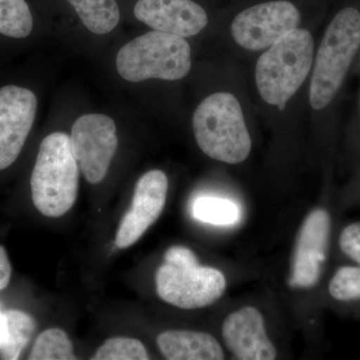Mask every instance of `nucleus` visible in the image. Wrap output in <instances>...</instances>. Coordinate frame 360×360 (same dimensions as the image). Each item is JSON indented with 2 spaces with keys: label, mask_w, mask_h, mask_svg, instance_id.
Wrapping results in <instances>:
<instances>
[{
  "label": "nucleus",
  "mask_w": 360,
  "mask_h": 360,
  "mask_svg": "<svg viewBox=\"0 0 360 360\" xmlns=\"http://www.w3.org/2000/svg\"><path fill=\"white\" fill-rule=\"evenodd\" d=\"M70 136L53 132L39 146L30 186L33 205L47 217H63L77 200L79 170Z\"/></svg>",
  "instance_id": "obj_1"
},
{
  "label": "nucleus",
  "mask_w": 360,
  "mask_h": 360,
  "mask_svg": "<svg viewBox=\"0 0 360 360\" xmlns=\"http://www.w3.org/2000/svg\"><path fill=\"white\" fill-rule=\"evenodd\" d=\"M314 44L307 30L286 33L258 59L255 79L264 101L281 111L300 89L311 70Z\"/></svg>",
  "instance_id": "obj_2"
},
{
  "label": "nucleus",
  "mask_w": 360,
  "mask_h": 360,
  "mask_svg": "<svg viewBox=\"0 0 360 360\" xmlns=\"http://www.w3.org/2000/svg\"><path fill=\"white\" fill-rule=\"evenodd\" d=\"M360 47V11L347 6L336 13L317 51L309 103L323 110L335 98Z\"/></svg>",
  "instance_id": "obj_3"
},
{
  "label": "nucleus",
  "mask_w": 360,
  "mask_h": 360,
  "mask_svg": "<svg viewBox=\"0 0 360 360\" xmlns=\"http://www.w3.org/2000/svg\"><path fill=\"white\" fill-rule=\"evenodd\" d=\"M193 127L198 146L212 160L236 165L250 155V135L240 104L231 94L206 97L194 112Z\"/></svg>",
  "instance_id": "obj_4"
},
{
  "label": "nucleus",
  "mask_w": 360,
  "mask_h": 360,
  "mask_svg": "<svg viewBox=\"0 0 360 360\" xmlns=\"http://www.w3.org/2000/svg\"><path fill=\"white\" fill-rule=\"evenodd\" d=\"M155 285L163 302L182 309H196L219 300L226 279L219 269L200 265L193 250L172 246L156 270Z\"/></svg>",
  "instance_id": "obj_5"
},
{
  "label": "nucleus",
  "mask_w": 360,
  "mask_h": 360,
  "mask_svg": "<svg viewBox=\"0 0 360 360\" xmlns=\"http://www.w3.org/2000/svg\"><path fill=\"white\" fill-rule=\"evenodd\" d=\"M116 70L130 82L181 79L191 70V46L184 37L153 30L123 45Z\"/></svg>",
  "instance_id": "obj_6"
},
{
  "label": "nucleus",
  "mask_w": 360,
  "mask_h": 360,
  "mask_svg": "<svg viewBox=\"0 0 360 360\" xmlns=\"http://www.w3.org/2000/svg\"><path fill=\"white\" fill-rule=\"evenodd\" d=\"M70 142L84 179L92 184L103 181L118 146L113 120L104 115L80 116L71 129Z\"/></svg>",
  "instance_id": "obj_7"
},
{
  "label": "nucleus",
  "mask_w": 360,
  "mask_h": 360,
  "mask_svg": "<svg viewBox=\"0 0 360 360\" xmlns=\"http://www.w3.org/2000/svg\"><path fill=\"white\" fill-rule=\"evenodd\" d=\"M300 22L298 9L290 1L277 0L257 4L239 13L232 22L231 34L243 49L262 51L297 28Z\"/></svg>",
  "instance_id": "obj_8"
},
{
  "label": "nucleus",
  "mask_w": 360,
  "mask_h": 360,
  "mask_svg": "<svg viewBox=\"0 0 360 360\" xmlns=\"http://www.w3.org/2000/svg\"><path fill=\"white\" fill-rule=\"evenodd\" d=\"M37 110V98L32 90L16 85L0 89V170L18 160Z\"/></svg>",
  "instance_id": "obj_9"
},
{
  "label": "nucleus",
  "mask_w": 360,
  "mask_h": 360,
  "mask_svg": "<svg viewBox=\"0 0 360 360\" xmlns=\"http://www.w3.org/2000/svg\"><path fill=\"white\" fill-rule=\"evenodd\" d=\"M330 229V217L326 210L317 208L307 215L296 239L291 288H310L319 283L328 257Z\"/></svg>",
  "instance_id": "obj_10"
},
{
  "label": "nucleus",
  "mask_w": 360,
  "mask_h": 360,
  "mask_svg": "<svg viewBox=\"0 0 360 360\" xmlns=\"http://www.w3.org/2000/svg\"><path fill=\"white\" fill-rule=\"evenodd\" d=\"M168 180L161 170H150L137 181L131 206L125 213L116 233L120 248L134 245L160 217L167 202Z\"/></svg>",
  "instance_id": "obj_11"
},
{
  "label": "nucleus",
  "mask_w": 360,
  "mask_h": 360,
  "mask_svg": "<svg viewBox=\"0 0 360 360\" xmlns=\"http://www.w3.org/2000/svg\"><path fill=\"white\" fill-rule=\"evenodd\" d=\"M134 15L153 30L182 37L198 34L208 23L205 9L193 0H139Z\"/></svg>",
  "instance_id": "obj_12"
},
{
  "label": "nucleus",
  "mask_w": 360,
  "mask_h": 360,
  "mask_svg": "<svg viewBox=\"0 0 360 360\" xmlns=\"http://www.w3.org/2000/svg\"><path fill=\"white\" fill-rule=\"evenodd\" d=\"M222 338L236 359H276V348L267 336L264 317L255 307H243L229 315L222 326Z\"/></svg>",
  "instance_id": "obj_13"
},
{
  "label": "nucleus",
  "mask_w": 360,
  "mask_h": 360,
  "mask_svg": "<svg viewBox=\"0 0 360 360\" xmlns=\"http://www.w3.org/2000/svg\"><path fill=\"white\" fill-rule=\"evenodd\" d=\"M161 354L168 360H221L219 341L202 331L168 330L158 338Z\"/></svg>",
  "instance_id": "obj_14"
},
{
  "label": "nucleus",
  "mask_w": 360,
  "mask_h": 360,
  "mask_svg": "<svg viewBox=\"0 0 360 360\" xmlns=\"http://www.w3.org/2000/svg\"><path fill=\"white\" fill-rule=\"evenodd\" d=\"M6 326L0 335V359L16 360L34 335L37 323L32 316L20 310L4 312Z\"/></svg>",
  "instance_id": "obj_15"
},
{
  "label": "nucleus",
  "mask_w": 360,
  "mask_h": 360,
  "mask_svg": "<svg viewBox=\"0 0 360 360\" xmlns=\"http://www.w3.org/2000/svg\"><path fill=\"white\" fill-rule=\"evenodd\" d=\"M89 32L106 34L112 32L120 20L115 0H68Z\"/></svg>",
  "instance_id": "obj_16"
},
{
  "label": "nucleus",
  "mask_w": 360,
  "mask_h": 360,
  "mask_svg": "<svg viewBox=\"0 0 360 360\" xmlns=\"http://www.w3.org/2000/svg\"><path fill=\"white\" fill-rule=\"evenodd\" d=\"M33 20L25 0H0V33L25 39L32 32Z\"/></svg>",
  "instance_id": "obj_17"
},
{
  "label": "nucleus",
  "mask_w": 360,
  "mask_h": 360,
  "mask_svg": "<svg viewBox=\"0 0 360 360\" xmlns=\"http://www.w3.org/2000/svg\"><path fill=\"white\" fill-rule=\"evenodd\" d=\"M30 360H75L72 343L65 331L51 328L40 333L33 345Z\"/></svg>",
  "instance_id": "obj_18"
},
{
  "label": "nucleus",
  "mask_w": 360,
  "mask_h": 360,
  "mask_svg": "<svg viewBox=\"0 0 360 360\" xmlns=\"http://www.w3.org/2000/svg\"><path fill=\"white\" fill-rule=\"evenodd\" d=\"M193 217L200 221L213 225H231L240 217L236 203L215 196H201L194 201Z\"/></svg>",
  "instance_id": "obj_19"
},
{
  "label": "nucleus",
  "mask_w": 360,
  "mask_h": 360,
  "mask_svg": "<svg viewBox=\"0 0 360 360\" xmlns=\"http://www.w3.org/2000/svg\"><path fill=\"white\" fill-rule=\"evenodd\" d=\"M146 347L139 340L130 338H110L98 348L94 360H148Z\"/></svg>",
  "instance_id": "obj_20"
},
{
  "label": "nucleus",
  "mask_w": 360,
  "mask_h": 360,
  "mask_svg": "<svg viewBox=\"0 0 360 360\" xmlns=\"http://www.w3.org/2000/svg\"><path fill=\"white\" fill-rule=\"evenodd\" d=\"M328 290L341 302L360 300V267H341L331 279Z\"/></svg>",
  "instance_id": "obj_21"
},
{
  "label": "nucleus",
  "mask_w": 360,
  "mask_h": 360,
  "mask_svg": "<svg viewBox=\"0 0 360 360\" xmlns=\"http://www.w3.org/2000/svg\"><path fill=\"white\" fill-rule=\"evenodd\" d=\"M340 246L343 253L360 264V222L348 225L343 229Z\"/></svg>",
  "instance_id": "obj_22"
},
{
  "label": "nucleus",
  "mask_w": 360,
  "mask_h": 360,
  "mask_svg": "<svg viewBox=\"0 0 360 360\" xmlns=\"http://www.w3.org/2000/svg\"><path fill=\"white\" fill-rule=\"evenodd\" d=\"M11 264L4 246H0V290L7 288L11 277Z\"/></svg>",
  "instance_id": "obj_23"
},
{
  "label": "nucleus",
  "mask_w": 360,
  "mask_h": 360,
  "mask_svg": "<svg viewBox=\"0 0 360 360\" xmlns=\"http://www.w3.org/2000/svg\"><path fill=\"white\" fill-rule=\"evenodd\" d=\"M4 326H6V316H4V312L0 311V335L4 333Z\"/></svg>",
  "instance_id": "obj_24"
}]
</instances>
